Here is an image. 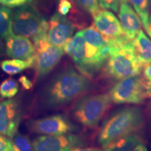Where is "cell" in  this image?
Instances as JSON below:
<instances>
[{
	"instance_id": "obj_9",
	"label": "cell",
	"mask_w": 151,
	"mask_h": 151,
	"mask_svg": "<svg viewBox=\"0 0 151 151\" xmlns=\"http://www.w3.org/2000/svg\"><path fill=\"white\" fill-rule=\"evenodd\" d=\"M88 143L84 135L69 133L61 135H42L33 141L35 151H70Z\"/></svg>"
},
{
	"instance_id": "obj_26",
	"label": "cell",
	"mask_w": 151,
	"mask_h": 151,
	"mask_svg": "<svg viewBox=\"0 0 151 151\" xmlns=\"http://www.w3.org/2000/svg\"><path fill=\"white\" fill-rule=\"evenodd\" d=\"M72 8V3L69 0H59L58 7V14L66 16L70 13Z\"/></svg>"
},
{
	"instance_id": "obj_10",
	"label": "cell",
	"mask_w": 151,
	"mask_h": 151,
	"mask_svg": "<svg viewBox=\"0 0 151 151\" xmlns=\"http://www.w3.org/2000/svg\"><path fill=\"white\" fill-rule=\"evenodd\" d=\"M27 127L34 133L43 135H61L78 131L76 126L65 115L57 114L45 118L32 120Z\"/></svg>"
},
{
	"instance_id": "obj_7",
	"label": "cell",
	"mask_w": 151,
	"mask_h": 151,
	"mask_svg": "<svg viewBox=\"0 0 151 151\" xmlns=\"http://www.w3.org/2000/svg\"><path fill=\"white\" fill-rule=\"evenodd\" d=\"M146 83L140 75L118 81L109 92L111 101L118 105L141 104L146 99Z\"/></svg>"
},
{
	"instance_id": "obj_31",
	"label": "cell",
	"mask_w": 151,
	"mask_h": 151,
	"mask_svg": "<svg viewBox=\"0 0 151 151\" xmlns=\"http://www.w3.org/2000/svg\"><path fill=\"white\" fill-rule=\"evenodd\" d=\"M142 76L147 82L151 81V63L143 67Z\"/></svg>"
},
{
	"instance_id": "obj_5",
	"label": "cell",
	"mask_w": 151,
	"mask_h": 151,
	"mask_svg": "<svg viewBox=\"0 0 151 151\" xmlns=\"http://www.w3.org/2000/svg\"><path fill=\"white\" fill-rule=\"evenodd\" d=\"M113 102L108 93L86 94L75 100L71 115L75 121L88 129H97L107 116Z\"/></svg>"
},
{
	"instance_id": "obj_32",
	"label": "cell",
	"mask_w": 151,
	"mask_h": 151,
	"mask_svg": "<svg viewBox=\"0 0 151 151\" xmlns=\"http://www.w3.org/2000/svg\"><path fill=\"white\" fill-rule=\"evenodd\" d=\"M70 151H104V149L95 147H88V148H74Z\"/></svg>"
},
{
	"instance_id": "obj_4",
	"label": "cell",
	"mask_w": 151,
	"mask_h": 151,
	"mask_svg": "<svg viewBox=\"0 0 151 151\" xmlns=\"http://www.w3.org/2000/svg\"><path fill=\"white\" fill-rule=\"evenodd\" d=\"M72 59L77 70L92 81L101 73L109 52L94 46L86 41L81 32H78L63 47Z\"/></svg>"
},
{
	"instance_id": "obj_13",
	"label": "cell",
	"mask_w": 151,
	"mask_h": 151,
	"mask_svg": "<svg viewBox=\"0 0 151 151\" xmlns=\"http://www.w3.org/2000/svg\"><path fill=\"white\" fill-rule=\"evenodd\" d=\"M92 17L93 25L103 35L109 38H120L124 36L120 21L111 11L99 10Z\"/></svg>"
},
{
	"instance_id": "obj_27",
	"label": "cell",
	"mask_w": 151,
	"mask_h": 151,
	"mask_svg": "<svg viewBox=\"0 0 151 151\" xmlns=\"http://www.w3.org/2000/svg\"><path fill=\"white\" fill-rule=\"evenodd\" d=\"M33 0H0V4L9 8H18L29 4Z\"/></svg>"
},
{
	"instance_id": "obj_12",
	"label": "cell",
	"mask_w": 151,
	"mask_h": 151,
	"mask_svg": "<svg viewBox=\"0 0 151 151\" xmlns=\"http://www.w3.org/2000/svg\"><path fill=\"white\" fill-rule=\"evenodd\" d=\"M21 119L19 104L9 99L0 103V134L11 139L18 132Z\"/></svg>"
},
{
	"instance_id": "obj_6",
	"label": "cell",
	"mask_w": 151,
	"mask_h": 151,
	"mask_svg": "<svg viewBox=\"0 0 151 151\" xmlns=\"http://www.w3.org/2000/svg\"><path fill=\"white\" fill-rule=\"evenodd\" d=\"M48 28V22L32 6L18 7L13 15V33L31 39L34 42L46 38Z\"/></svg>"
},
{
	"instance_id": "obj_3",
	"label": "cell",
	"mask_w": 151,
	"mask_h": 151,
	"mask_svg": "<svg viewBox=\"0 0 151 151\" xmlns=\"http://www.w3.org/2000/svg\"><path fill=\"white\" fill-rule=\"evenodd\" d=\"M143 67L134 51L133 40L124 36L112 38L110 53L99 77L108 81H118L140 75Z\"/></svg>"
},
{
	"instance_id": "obj_16",
	"label": "cell",
	"mask_w": 151,
	"mask_h": 151,
	"mask_svg": "<svg viewBox=\"0 0 151 151\" xmlns=\"http://www.w3.org/2000/svg\"><path fill=\"white\" fill-rule=\"evenodd\" d=\"M134 51L143 68L151 63V40L141 30L133 40Z\"/></svg>"
},
{
	"instance_id": "obj_19",
	"label": "cell",
	"mask_w": 151,
	"mask_h": 151,
	"mask_svg": "<svg viewBox=\"0 0 151 151\" xmlns=\"http://www.w3.org/2000/svg\"><path fill=\"white\" fill-rule=\"evenodd\" d=\"M35 62V55L25 60L18 59L4 60L0 63V67L4 72L12 76L18 74L28 68L33 67Z\"/></svg>"
},
{
	"instance_id": "obj_33",
	"label": "cell",
	"mask_w": 151,
	"mask_h": 151,
	"mask_svg": "<svg viewBox=\"0 0 151 151\" xmlns=\"http://www.w3.org/2000/svg\"><path fill=\"white\" fill-rule=\"evenodd\" d=\"M146 99H151V81H148L146 83V91H145Z\"/></svg>"
},
{
	"instance_id": "obj_34",
	"label": "cell",
	"mask_w": 151,
	"mask_h": 151,
	"mask_svg": "<svg viewBox=\"0 0 151 151\" xmlns=\"http://www.w3.org/2000/svg\"><path fill=\"white\" fill-rule=\"evenodd\" d=\"M132 151H148V150L144 143H141L139 145H137Z\"/></svg>"
},
{
	"instance_id": "obj_1",
	"label": "cell",
	"mask_w": 151,
	"mask_h": 151,
	"mask_svg": "<svg viewBox=\"0 0 151 151\" xmlns=\"http://www.w3.org/2000/svg\"><path fill=\"white\" fill-rule=\"evenodd\" d=\"M93 88L92 80L69 65L57 73L46 85L41 100L46 108L59 109L88 94Z\"/></svg>"
},
{
	"instance_id": "obj_17",
	"label": "cell",
	"mask_w": 151,
	"mask_h": 151,
	"mask_svg": "<svg viewBox=\"0 0 151 151\" xmlns=\"http://www.w3.org/2000/svg\"><path fill=\"white\" fill-rule=\"evenodd\" d=\"M81 32L86 41L94 46L110 53L112 38L107 37L100 33L93 24L81 30Z\"/></svg>"
},
{
	"instance_id": "obj_8",
	"label": "cell",
	"mask_w": 151,
	"mask_h": 151,
	"mask_svg": "<svg viewBox=\"0 0 151 151\" xmlns=\"http://www.w3.org/2000/svg\"><path fill=\"white\" fill-rule=\"evenodd\" d=\"M35 46L36 78H43L58 65L65 53L63 48L50 44L46 38L34 42Z\"/></svg>"
},
{
	"instance_id": "obj_18",
	"label": "cell",
	"mask_w": 151,
	"mask_h": 151,
	"mask_svg": "<svg viewBox=\"0 0 151 151\" xmlns=\"http://www.w3.org/2000/svg\"><path fill=\"white\" fill-rule=\"evenodd\" d=\"M141 143H144V139L139 132L113 141L104 148V151H132Z\"/></svg>"
},
{
	"instance_id": "obj_30",
	"label": "cell",
	"mask_w": 151,
	"mask_h": 151,
	"mask_svg": "<svg viewBox=\"0 0 151 151\" xmlns=\"http://www.w3.org/2000/svg\"><path fill=\"white\" fill-rule=\"evenodd\" d=\"M19 81H20V83L22 84V86L23 87L24 89L29 90L32 88V81H30L29 78H27V77L25 76H22L21 77H20Z\"/></svg>"
},
{
	"instance_id": "obj_14",
	"label": "cell",
	"mask_w": 151,
	"mask_h": 151,
	"mask_svg": "<svg viewBox=\"0 0 151 151\" xmlns=\"http://www.w3.org/2000/svg\"><path fill=\"white\" fill-rule=\"evenodd\" d=\"M6 52L13 59L25 60L35 54V46L29 38L14 34L6 39Z\"/></svg>"
},
{
	"instance_id": "obj_21",
	"label": "cell",
	"mask_w": 151,
	"mask_h": 151,
	"mask_svg": "<svg viewBox=\"0 0 151 151\" xmlns=\"http://www.w3.org/2000/svg\"><path fill=\"white\" fill-rule=\"evenodd\" d=\"M129 1L134 6L138 16L140 17L143 28L146 29L148 34L151 0H129Z\"/></svg>"
},
{
	"instance_id": "obj_29",
	"label": "cell",
	"mask_w": 151,
	"mask_h": 151,
	"mask_svg": "<svg viewBox=\"0 0 151 151\" xmlns=\"http://www.w3.org/2000/svg\"><path fill=\"white\" fill-rule=\"evenodd\" d=\"M143 113L145 116V122L151 135V99L146 103Z\"/></svg>"
},
{
	"instance_id": "obj_24",
	"label": "cell",
	"mask_w": 151,
	"mask_h": 151,
	"mask_svg": "<svg viewBox=\"0 0 151 151\" xmlns=\"http://www.w3.org/2000/svg\"><path fill=\"white\" fill-rule=\"evenodd\" d=\"M75 1L81 8L92 16L99 11L98 0H75Z\"/></svg>"
},
{
	"instance_id": "obj_20",
	"label": "cell",
	"mask_w": 151,
	"mask_h": 151,
	"mask_svg": "<svg viewBox=\"0 0 151 151\" xmlns=\"http://www.w3.org/2000/svg\"><path fill=\"white\" fill-rule=\"evenodd\" d=\"M14 13L10 8L0 4V38L6 39L12 35Z\"/></svg>"
},
{
	"instance_id": "obj_15",
	"label": "cell",
	"mask_w": 151,
	"mask_h": 151,
	"mask_svg": "<svg viewBox=\"0 0 151 151\" xmlns=\"http://www.w3.org/2000/svg\"><path fill=\"white\" fill-rule=\"evenodd\" d=\"M118 17L124 36L134 40L141 30V20L128 1L120 4Z\"/></svg>"
},
{
	"instance_id": "obj_36",
	"label": "cell",
	"mask_w": 151,
	"mask_h": 151,
	"mask_svg": "<svg viewBox=\"0 0 151 151\" xmlns=\"http://www.w3.org/2000/svg\"><path fill=\"white\" fill-rule=\"evenodd\" d=\"M148 35L150 36V37L151 38V15L149 17V25H148Z\"/></svg>"
},
{
	"instance_id": "obj_23",
	"label": "cell",
	"mask_w": 151,
	"mask_h": 151,
	"mask_svg": "<svg viewBox=\"0 0 151 151\" xmlns=\"http://www.w3.org/2000/svg\"><path fill=\"white\" fill-rule=\"evenodd\" d=\"M10 139L14 151H35L32 143L26 136L17 132Z\"/></svg>"
},
{
	"instance_id": "obj_2",
	"label": "cell",
	"mask_w": 151,
	"mask_h": 151,
	"mask_svg": "<svg viewBox=\"0 0 151 151\" xmlns=\"http://www.w3.org/2000/svg\"><path fill=\"white\" fill-rule=\"evenodd\" d=\"M145 124L142 109L136 106L122 107L106 117L98 134V143L105 148L119 139L139 133Z\"/></svg>"
},
{
	"instance_id": "obj_22",
	"label": "cell",
	"mask_w": 151,
	"mask_h": 151,
	"mask_svg": "<svg viewBox=\"0 0 151 151\" xmlns=\"http://www.w3.org/2000/svg\"><path fill=\"white\" fill-rule=\"evenodd\" d=\"M19 86L14 78H9L0 84V97L1 99H11L18 94Z\"/></svg>"
},
{
	"instance_id": "obj_25",
	"label": "cell",
	"mask_w": 151,
	"mask_h": 151,
	"mask_svg": "<svg viewBox=\"0 0 151 151\" xmlns=\"http://www.w3.org/2000/svg\"><path fill=\"white\" fill-rule=\"evenodd\" d=\"M128 0H98L99 6L103 9H109L114 12H118L119 7L122 3Z\"/></svg>"
},
{
	"instance_id": "obj_11",
	"label": "cell",
	"mask_w": 151,
	"mask_h": 151,
	"mask_svg": "<svg viewBox=\"0 0 151 151\" xmlns=\"http://www.w3.org/2000/svg\"><path fill=\"white\" fill-rule=\"evenodd\" d=\"M75 29L72 21L66 16L56 13L48 22L47 39L50 44L63 48L73 37Z\"/></svg>"
},
{
	"instance_id": "obj_28",
	"label": "cell",
	"mask_w": 151,
	"mask_h": 151,
	"mask_svg": "<svg viewBox=\"0 0 151 151\" xmlns=\"http://www.w3.org/2000/svg\"><path fill=\"white\" fill-rule=\"evenodd\" d=\"M0 151H14L9 138L0 134Z\"/></svg>"
},
{
	"instance_id": "obj_35",
	"label": "cell",
	"mask_w": 151,
	"mask_h": 151,
	"mask_svg": "<svg viewBox=\"0 0 151 151\" xmlns=\"http://www.w3.org/2000/svg\"><path fill=\"white\" fill-rule=\"evenodd\" d=\"M4 50H5L4 44L3 41H1V39H0V57L4 54Z\"/></svg>"
}]
</instances>
